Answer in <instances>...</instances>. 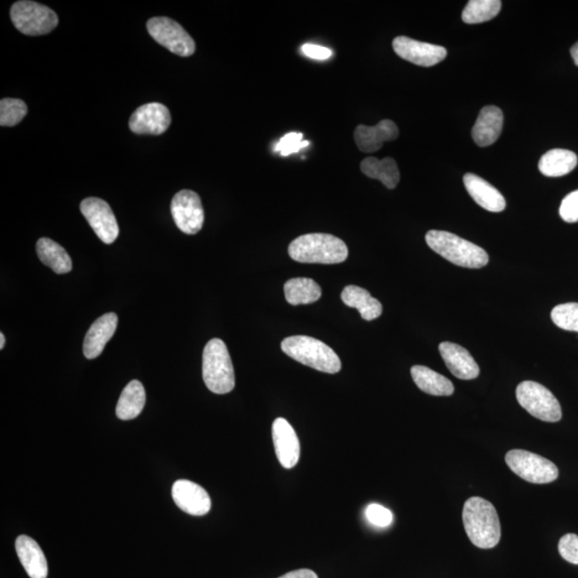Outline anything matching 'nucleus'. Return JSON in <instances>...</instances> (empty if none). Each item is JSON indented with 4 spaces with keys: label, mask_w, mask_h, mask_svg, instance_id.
<instances>
[{
    "label": "nucleus",
    "mask_w": 578,
    "mask_h": 578,
    "mask_svg": "<svg viewBox=\"0 0 578 578\" xmlns=\"http://www.w3.org/2000/svg\"><path fill=\"white\" fill-rule=\"evenodd\" d=\"M559 554L566 561L572 565H578V535L567 534L559 541Z\"/></svg>",
    "instance_id": "34"
},
{
    "label": "nucleus",
    "mask_w": 578,
    "mask_h": 578,
    "mask_svg": "<svg viewBox=\"0 0 578 578\" xmlns=\"http://www.w3.org/2000/svg\"><path fill=\"white\" fill-rule=\"evenodd\" d=\"M439 352L447 368L456 378L471 380L480 374V368L464 347L455 343L444 342L439 345Z\"/></svg>",
    "instance_id": "17"
},
{
    "label": "nucleus",
    "mask_w": 578,
    "mask_h": 578,
    "mask_svg": "<svg viewBox=\"0 0 578 578\" xmlns=\"http://www.w3.org/2000/svg\"><path fill=\"white\" fill-rule=\"evenodd\" d=\"M309 146L307 140H304V135L299 132H291L284 135L277 145H275L274 151H279L281 155L288 157V155L298 153L302 148Z\"/></svg>",
    "instance_id": "32"
},
{
    "label": "nucleus",
    "mask_w": 578,
    "mask_h": 578,
    "mask_svg": "<svg viewBox=\"0 0 578 578\" xmlns=\"http://www.w3.org/2000/svg\"><path fill=\"white\" fill-rule=\"evenodd\" d=\"M361 170L368 178L382 181L383 185L390 190L395 189L400 179L398 164L392 158L379 160L369 157L364 159L361 162Z\"/></svg>",
    "instance_id": "26"
},
{
    "label": "nucleus",
    "mask_w": 578,
    "mask_h": 578,
    "mask_svg": "<svg viewBox=\"0 0 578 578\" xmlns=\"http://www.w3.org/2000/svg\"><path fill=\"white\" fill-rule=\"evenodd\" d=\"M571 55L573 60L575 62V65L578 67V43L572 46Z\"/></svg>",
    "instance_id": "38"
},
{
    "label": "nucleus",
    "mask_w": 578,
    "mask_h": 578,
    "mask_svg": "<svg viewBox=\"0 0 578 578\" xmlns=\"http://www.w3.org/2000/svg\"><path fill=\"white\" fill-rule=\"evenodd\" d=\"M36 254L41 262L57 274H65L72 270L73 264L69 254L60 244L50 238L39 239L36 242Z\"/></svg>",
    "instance_id": "24"
},
{
    "label": "nucleus",
    "mask_w": 578,
    "mask_h": 578,
    "mask_svg": "<svg viewBox=\"0 0 578 578\" xmlns=\"http://www.w3.org/2000/svg\"><path fill=\"white\" fill-rule=\"evenodd\" d=\"M503 128V114L497 107L488 106L481 109L471 135L480 147H487L499 139Z\"/></svg>",
    "instance_id": "18"
},
{
    "label": "nucleus",
    "mask_w": 578,
    "mask_h": 578,
    "mask_svg": "<svg viewBox=\"0 0 578 578\" xmlns=\"http://www.w3.org/2000/svg\"><path fill=\"white\" fill-rule=\"evenodd\" d=\"M282 351L294 360L328 374L341 371L342 362L335 351L314 337L295 336L286 337L281 344Z\"/></svg>",
    "instance_id": "4"
},
{
    "label": "nucleus",
    "mask_w": 578,
    "mask_h": 578,
    "mask_svg": "<svg viewBox=\"0 0 578 578\" xmlns=\"http://www.w3.org/2000/svg\"><path fill=\"white\" fill-rule=\"evenodd\" d=\"M4 343H6V338H4V333H0V350H4Z\"/></svg>",
    "instance_id": "39"
},
{
    "label": "nucleus",
    "mask_w": 578,
    "mask_h": 578,
    "mask_svg": "<svg viewBox=\"0 0 578 578\" xmlns=\"http://www.w3.org/2000/svg\"><path fill=\"white\" fill-rule=\"evenodd\" d=\"M302 51H304L305 56L310 57V59L317 60L329 59L332 56V51L330 49L316 44H306L302 46Z\"/></svg>",
    "instance_id": "36"
},
{
    "label": "nucleus",
    "mask_w": 578,
    "mask_h": 578,
    "mask_svg": "<svg viewBox=\"0 0 578 578\" xmlns=\"http://www.w3.org/2000/svg\"><path fill=\"white\" fill-rule=\"evenodd\" d=\"M577 165V155L566 149H551L539 162V170L544 176L561 177L570 174Z\"/></svg>",
    "instance_id": "27"
},
{
    "label": "nucleus",
    "mask_w": 578,
    "mask_h": 578,
    "mask_svg": "<svg viewBox=\"0 0 578 578\" xmlns=\"http://www.w3.org/2000/svg\"><path fill=\"white\" fill-rule=\"evenodd\" d=\"M425 241L434 252L460 267L479 269L488 264L489 257L486 249L455 234L430 231L426 234Z\"/></svg>",
    "instance_id": "3"
},
{
    "label": "nucleus",
    "mask_w": 578,
    "mask_h": 578,
    "mask_svg": "<svg viewBox=\"0 0 578 578\" xmlns=\"http://www.w3.org/2000/svg\"><path fill=\"white\" fill-rule=\"evenodd\" d=\"M341 298L347 306L360 312L364 321H371L383 314L382 304L373 298L368 290L359 288V286H346L342 291Z\"/></svg>",
    "instance_id": "23"
},
{
    "label": "nucleus",
    "mask_w": 578,
    "mask_h": 578,
    "mask_svg": "<svg viewBox=\"0 0 578 578\" xmlns=\"http://www.w3.org/2000/svg\"><path fill=\"white\" fill-rule=\"evenodd\" d=\"M392 46L400 59L420 67H433L447 57L444 46L421 43L405 36H397Z\"/></svg>",
    "instance_id": "12"
},
{
    "label": "nucleus",
    "mask_w": 578,
    "mask_h": 578,
    "mask_svg": "<svg viewBox=\"0 0 578 578\" xmlns=\"http://www.w3.org/2000/svg\"><path fill=\"white\" fill-rule=\"evenodd\" d=\"M82 215L100 241L112 244L119 235V226L111 206L97 197H88L81 202Z\"/></svg>",
    "instance_id": "11"
},
{
    "label": "nucleus",
    "mask_w": 578,
    "mask_h": 578,
    "mask_svg": "<svg viewBox=\"0 0 578 578\" xmlns=\"http://www.w3.org/2000/svg\"><path fill=\"white\" fill-rule=\"evenodd\" d=\"M202 378L216 394H226L235 388V372L226 343L212 338L202 353Z\"/></svg>",
    "instance_id": "5"
},
{
    "label": "nucleus",
    "mask_w": 578,
    "mask_h": 578,
    "mask_svg": "<svg viewBox=\"0 0 578 578\" xmlns=\"http://www.w3.org/2000/svg\"><path fill=\"white\" fill-rule=\"evenodd\" d=\"M399 128L397 124L389 119H384L374 127L360 124L355 130V142L359 150L366 154L376 153L385 142L399 138Z\"/></svg>",
    "instance_id": "16"
},
{
    "label": "nucleus",
    "mask_w": 578,
    "mask_h": 578,
    "mask_svg": "<svg viewBox=\"0 0 578 578\" xmlns=\"http://www.w3.org/2000/svg\"><path fill=\"white\" fill-rule=\"evenodd\" d=\"M26 103L19 99L4 98L0 101V126L14 127L28 115Z\"/></svg>",
    "instance_id": "30"
},
{
    "label": "nucleus",
    "mask_w": 578,
    "mask_h": 578,
    "mask_svg": "<svg viewBox=\"0 0 578 578\" xmlns=\"http://www.w3.org/2000/svg\"><path fill=\"white\" fill-rule=\"evenodd\" d=\"M289 254L298 263L333 265L345 262L348 248L342 239L329 234H307L289 244Z\"/></svg>",
    "instance_id": "2"
},
{
    "label": "nucleus",
    "mask_w": 578,
    "mask_h": 578,
    "mask_svg": "<svg viewBox=\"0 0 578 578\" xmlns=\"http://www.w3.org/2000/svg\"><path fill=\"white\" fill-rule=\"evenodd\" d=\"M411 376L421 392L435 397H450L455 393L451 380L441 374L424 366H415L410 369Z\"/></svg>",
    "instance_id": "22"
},
{
    "label": "nucleus",
    "mask_w": 578,
    "mask_h": 578,
    "mask_svg": "<svg viewBox=\"0 0 578 578\" xmlns=\"http://www.w3.org/2000/svg\"><path fill=\"white\" fill-rule=\"evenodd\" d=\"M171 496H173L177 507L193 517H202V515L210 513L211 510L210 495L204 487L194 482L176 481L171 488Z\"/></svg>",
    "instance_id": "14"
},
{
    "label": "nucleus",
    "mask_w": 578,
    "mask_h": 578,
    "mask_svg": "<svg viewBox=\"0 0 578 578\" xmlns=\"http://www.w3.org/2000/svg\"><path fill=\"white\" fill-rule=\"evenodd\" d=\"M286 301L291 305L314 304L321 297V289L314 280L296 278L284 286Z\"/></svg>",
    "instance_id": "28"
},
{
    "label": "nucleus",
    "mask_w": 578,
    "mask_h": 578,
    "mask_svg": "<svg viewBox=\"0 0 578 578\" xmlns=\"http://www.w3.org/2000/svg\"><path fill=\"white\" fill-rule=\"evenodd\" d=\"M366 517L369 523L382 528L388 527L393 520L392 512L378 503L369 504L366 510Z\"/></svg>",
    "instance_id": "33"
},
{
    "label": "nucleus",
    "mask_w": 578,
    "mask_h": 578,
    "mask_svg": "<svg viewBox=\"0 0 578 578\" xmlns=\"http://www.w3.org/2000/svg\"><path fill=\"white\" fill-rule=\"evenodd\" d=\"M463 523L468 538L479 549H493L502 538V526L496 509L481 497L467 500L463 509Z\"/></svg>",
    "instance_id": "1"
},
{
    "label": "nucleus",
    "mask_w": 578,
    "mask_h": 578,
    "mask_svg": "<svg viewBox=\"0 0 578 578\" xmlns=\"http://www.w3.org/2000/svg\"><path fill=\"white\" fill-rule=\"evenodd\" d=\"M517 399L519 405L536 419L545 422H558L561 419L558 400L539 383L530 380L520 383L517 388Z\"/></svg>",
    "instance_id": "7"
},
{
    "label": "nucleus",
    "mask_w": 578,
    "mask_h": 578,
    "mask_svg": "<svg viewBox=\"0 0 578 578\" xmlns=\"http://www.w3.org/2000/svg\"><path fill=\"white\" fill-rule=\"evenodd\" d=\"M170 211L177 227L187 235H195L204 226V208L195 192L182 190L177 193L171 201Z\"/></svg>",
    "instance_id": "10"
},
{
    "label": "nucleus",
    "mask_w": 578,
    "mask_h": 578,
    "mask_svg": "<svg viewBox=\"0 0 578 578\" xmlns=\"http://www.w3.org/2000/svg\"><path fill=\"white\" fill-rule=\"evenodd\" d=\"M170 123L169 108L153 102L139 107L130 118L129 126L135 134L161 135L168 131Z\"/></svg>",
    "instance_id": "13"
},
{
    "label": "nucleus",
    "mask_w": 578,
    "mask_h": 578,
    "mask_svg": "<svg viewBox=\"0 0 578 578\" xmlns=\"http://www.w3.org/2000/svg\"><path fill=\"white\" fill-rule=\"evenodd\" d=\"M464 185L471 199L484 210L491 212H502L506 210V200L502 193L481 177L466 174Z\"/></svg>",
    "instance_id": "21"
},
{
    "label": "nucleus",
    "mask_w": 578,
    "mask_h": 578,
    "mask_svg": "<svg viewBox=\"0 0 578 578\" xmlns=\"http://www.w3.org/2000/svg\"><path fill=\"white\" fill-rule=\"evenodd\" d=\"M148 33L154 41L180 57L195 53L196 45L192 36L174 20L165 17L153 18L147 23Z\"/></svg>",
    "instance_id": "9"
},
{
    "label": "nucleus",
    "mask_w": 578,
    "mask_h": 578,
    "mask_svg": "<svg viewBox=\"0 0 578 578\" xmlns=\"http://www.w3.org/2000/svg\"><path fill=\"white\" fill-rule=\"evenodd\" d=\"M146 403V392L142 383L132 380L123 390L119 398L116 415L119 419L128 421L137 418L142 413Z\"/></svg>",
    "instance_id": "25"
},
{
    "label": "nucleus",
    "mask_w": 578,
    "mask_h": 578,
    "mask_svg": "<svg viewBox=\"0 0 578 578\" xmlns=\"http://www.w3.org/2000/svg\"><path fill=\"white\" fill-rule=\"evenodd\" d=\"M279 578H319L314 571L309 569H300L286 573Z\"/></svg>",
    "instance_id": "37"
},
{
    "label": "nucleus",
    "mask_w": 578,
    "mask_h": 578,
    "mask_svg": "<svg viewBox=\"0 0 578 578\" xmlns=\"http://www.w3.org/2000/svg\"><path fill=\"white\" fill-rule=\"evenodd\" d=\"M550 317L560 329L578 332V304L575 302L555 306Z\"/></svg>",
    "instance_id": "31"
},
{
    "label": "nucleus",
    "mask_w": 578,
    "mask_h": 578,
    "mask_svg": "<svg viewBox=\"0 0 578 578\" xmlns=\"http://www.w3.org/2000/svg\"><path fill=\"white\" fill-rule=\"evenodd\" d=\"M273 439L280 464L285 470H291L298 464L300 442L293 426L283 418L275 419L273 425Z\"/></svg>",
    "instance_id": "15"
},
{
    "label": "nucleus",
    "mask_w": 578,
    "mask_h": 578,
    "mask_svg": "<svg viewBox=\"0 0 578 578\" xmlns=\"http://www.w3.org/2000/svg\"><path fill=\"white\" fill-rule=\"evenodd\" d=\"M506 463L510 470L523 480L534 484H548L557 480L558 468L553 462L535 453L511 450L507 453Z\"/></svg>",
    "instance_id": "8"
},
{
    "label": "nucleus",
    "mask_w": 578,
    "mask_h": 578,
    "mask_svg": "<svg viewBox=\"0 0 578 578\" xmlns=\"http://www.w3.org/2000/svg\"><path fill=\"white\" fill-rule=\"evenodd\" d=\"M15 550L30 578H48V561L44 550L34 539L28 535H20L15 541Z\"/></svg>",
    "instance_id": "19"
},
{
    "label": "nucleus",
    "mask_w": 578,
    "mask_h": 578,
    "mask_svg": "<svg viewBox=\"0 0 578 578\" xmlns=\"http://www.w3.org/2000/svg\"><path fill=\"white\" fill-rule=\"evenodd\" d=\"M559 213L565 222H578V190L571 192L565 197L561 202Z\"/></svg>",
    "instance_id": "35"
},
{
    "label": "nucleus",
    "mask_w": 578,
    "mask_h": 578,
    "mask_svg": "<svg viewBox=\"0 0 578 578\" xmlns=\"http://www.w3.org/2000/svg\"><path fill=\"white\" fill-rule=\"evenodd\" d=\"M118 325L115 313H107L98 319L88 330L84 341V355L87 359L100 356L107 344L111 340Z\"/></svg>",
    "instance_id": "20"
},
{
    "label": "nucleus",
    "mask_w": 578,
    "mask_h": 578,
    "mask_svg": "<svg viewBox=\"0 0 578 578\" xmlns=\"http://www.w3.org/2000/svg\"><path fill=\"white\" fill-rule=\"evenodd\" d=\"M499 0H471L463 12L462 19L466 24H480L496 18L502 10Z\"/></svg>",
    "instance_id": "29"
},
{
    "label": "nucleus",
    "mask_w": 578,
    "mask_h": 578,
    "mask_svg": "<svg viewBox=\"0 0 578 578\" xmlns=\"http://www.w3.org/2000/svg\"><path fill=\"white\" fill-rule=\"evenodd\" d=\"M10 15L15 28L28 36L50 34L59 25V17L53 10L28 0L13 4Z\"/></svg>",
    "instance_id": "6"
}]
</instances>
